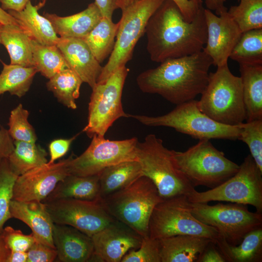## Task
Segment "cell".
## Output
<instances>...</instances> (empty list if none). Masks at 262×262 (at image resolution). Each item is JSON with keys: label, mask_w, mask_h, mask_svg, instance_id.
I'll return each mask as SVG.
<instances>
[{"label": "cell", "mask_w": 262, "mask_h": 262, "mask_svg": "<svg viewBox=\"0 0 262 262\" xmlns=\"http://www.w3.org/2000/svg\"><path fill=\"white\" fill-rule=\"evenodd\" d=\"M43 16L50 21L60 37L80 39L84 38L102 17L95 2L90 3L85 9L72 15L61 16L45 13Z\"/></svg>", "instance_id": "44dd1931"}, {"label": "cell", "mask_w": 262, "mask_h": 262, "mask_svg": "<svg viewBox=\"0 0 262 262\" xmlns=\"http://www.w3.org/2000/svg\"><path fill=\"white\" fill-rule=\"evenodd\" d=\"M0 23L3 25L17 24L16 20L0 6Z\"/></svg>", "instance_id": "681fc988"}, {"label": "cell", "mask_w": 262, "mask_h": 262, "mask_svg": "<svg viewBox=\"0 0 262 262\" xmlns=\"http://www.w3.org/2000/svg\"><path fill=\"white\" fill-rule=\"evenodd\" d=\"M0 74V95L9 92L18 98L24 96L30 88L34 77L38 72L34 66L25 67L2 62Z\"/></svg>", "instance_id": "4dcf8cb0"}, {"label": "cell", "mask_w": 262, "mask_h": 262, "mask_svg": "<svg viewBox=\"0 0 262 262\" xmlns=\"http://www.w3.org/2000/svg\"><path fill=\"white\" fill-rule=\"evenodd\" d=\"M31 0H0V7L4 11H20Z\"/></svg>", "instance_id": "7dc6e473"}, {"label": "cell", "mask_w": 262, "mask_h": 262, "mask_svg": "<svg viewBox=\"0 0 262 262\" xmlns=\"http://www.w3.org/2000/svg\"><path fill=\"white\" fill-rule=\"evenodd\" d=\"M131 117L147 126H164L198 140L238 139L240 126L224 125L215 121L198 107L197 100L193 99L179 105L168 113L157 116L131 115Z\"/></svg>", "instance_id": "52a82bcc"}, {"label": "cell", "mask_w": 262, "mask_h": 262, "mask_svg": "<svg viewBox=\"0 0 262 262\" xmlns=\"http://www.w3.org/2000/svg\"><path fill=\"white\" fill-rule=\"evenodd\" d=\"M163 200L154 183L143 175L125 188L99 199L110 215L142 237L148 236L152 211Z\"/></svg>", "instance_id": "3957f363"}, {"label": "cell", "mask_w": 262, "mask_h": 262, "mask_svg": "<svg viewBox=\"0 0 262 262\" xmlns=\"http://www.w3.org/2000/svg\"><path fill=\"white\" fill-rule=\"evenodd\" d=\"M41 0L42 2L45 3L46 1H47L48 0Z\"/></svg>", "instance_id": "db71d44e"}, {"label": "cell", "mask_w": 262, "mask_h": 262, "mask_svg": "<svg viewBox=\"0 0 262 262\" xmlns=\"http://www.w3.org/2000/svg\"><path fill=\"white\" fill-rule=\"evenodd\" d=\"M52 237L58 261L91 262L94 252L91 237L71 226L54 223Z\"/></svg>", "instance_id": "d6986e66"}, {"label": "cell", "mask_w": 262, "mask_h": 262, "mask_svg": "<svg viewBox=\"0 0 262 262\" xmlns=\"http://www.w3.org/2000/svg\"><path fill=\"white\" fill-rule=\"evenodd\" d=\"M229 58L239 65H262V28L242 33Z\"/></svg>", "instance_id": "836d02e7"}, {"label": "cell", "mask_w": 262, "mask_h": 262, "mask_svg": "<svg viewBox=\"0 0 262 262\" xmlns=\"http://www.w3.org/2000/svg\"></svg>", "instance_id": "9f6ffc18"}, {"label": "cell", "mask_w": 262, "mask_h": 262, "mask_svg": "<svg viewBox=\"0 0 262 262\" xmlns=\"http://www.w3.org/2000/svg\"><path fill=\"white\" fill-rule=\"evenodd\" d=\"M46 85L58 101L71 109L77 107L76 103L80 96L83 82L79 76L70 68L65 69L49 79Z\"/></svg>", "instance_id": "1f68e13d"}, {"label": "cell", "mask_w": 262, "mask_h": 262, "mask_svg": "<svg viewBox=\"0 0 262 262\" xmlns=\"http://www.w3.org/2000/svg\"><path fill=\"white\" fill-rule=\"evenodd\" d=\"M99 175L83 177L69 174L57 184L42 202L63 198L99 199Z\"/></svg>", "instance_id": "d4e9b609"}, {"label": "cell", "mask_w": 262, "mask_h": 262, "mask_svg": "<svg viewBox=\"0 0 262 262\" xmlns=\"http://www.w3.org/2000/svg\"><path fill=\"white\" fill-rule=\"evenodd\" d=\"M129 69L119 67L104 81L98 82L92 88L88 104L87 125L83 130L87 135L104 137L110 127L120 117H129L122 106L123 87Z\"/></svg>", "instance_id": "8fae6325"}, {"label": "cell", "mask_w": 262, "mask_h": 262, "mask_svg": "<svg viewBox=\"0 0 262 262\" xmlns=\"http://www.w3.org/2000/svg\"><path fill=\"white\" fill-rule=\"evenodd\" d=\"M190 210L195 217L216 229L219 235L232 245L240 243L249 231L262 227V213H253L246 205L189 201Z\"/></svg>", "instance_id": "7c38bea8"}, {"label": "cell", "mask_w": 262, "mask_h": 262, "mask_svg": "<svg viewBox=\"0 0 262 262\" xmlns=\"http://www.w3.org/2000/svg\"><path fill=\"white\" fill-rule=\"evenodd\" d=\"M44 203L54 224L71 226L91 237L115 220L99 199L63 198Z\"/></svg>", "instance_id": "5bb4252c"}, {"label": "cell", "mask_w": 262, "mask_h": 262, "mask_svg": "<svg viewBox=\"0 0 262 262\" xmlns=\"http://www.w3.org/2000/svg\"><path fill=\"white\" fill-rule=\"evenodd\" d=\"M118 23L112 19L102 17L96 26L83 39L93 55L100 64L113 50Z\"/></svg>", "instance_id": "f1b7e54d"}, {"label": "cell", "mask_w": 262, "mask_h": 262, "mask_svg": "<svg viewBox=\"0 0 262 262\" xmlns=\"http://www.w3.org/2000/svg\"><path fill=\"white\" fill-rule=\"evenodd\" d=\"M56 46L63 55L69 68L92 88L97 83L102 66L83 40L60 37Z\"/></svg>", "instance_id": "ac0fdd59"}, {"label": "cell", "mask_w": 262, "mask_h": 262, "mask_svg": "<svg viewBox=\"0 0 262 262\" xmlns=\"http://www.w3.org/2000/svg\"><path fill=\"white\" fill-rule=\"evenodd\" d=\"M143 176L140 163L137 160H127L110 165L100 173V199L127 186Z\"/></svg>", "instance_id": "484cf974"}, {"label": "cell", "mask_w": 262, "mask_h": 262, "mask_svg": "<svg viewBox=\"0 0 262 262\" xmlns=\"http://www.w3.org/2000/svg\"><path fill=\"white\" fill-rule=\"evenodd\" d=\"M187 197L193 203L225 201L250 205L262 213V171L248 155L238 171L224 182L205 192L195 190Z\"/></svg>", "instance_id": "9c48e42d"}, {"label": "cell", "mask_w": 262, "mask_h": 262, "mask_svg": "<svg viewBox=\"0 0 262 262\" xmlns=\"http://www.w3.org/2000/svg\"><path fill=\"white\" fill-rule=\"evenodd\" d=\"M26 252L27 262H52L57 257L56 248L43 244L36 240Z\"/></svg>", "instance_id": "60d3db41"}, {"label": "cell", "mask_w": 262, "mask_h": 262, "mask_svg": "<svg viewBox=\"0 0 262 262\" xmlns=\"http://www.w3.org/2000/svg\"><path fill=\"white\" fill-rule=\"evenodd\" d=\"M18 176L12 170L7 158L0 160V232L6 222L12 218L10 205Z\"/></svg>", "instance_id": "d590c367"}, {"label": "cell", "mask_w": 262, "mask_h": 262, "mask_svg": "<svg viewBox=\"0 0 262 262\" xmlns=\"http://www.w3.org/2000/svg\"><path fill=\"white\" fill-rule=\"evenodd\" d=\"M11 253L5 246L0 232V262H8Z\"/></svg>", "instance_id": "816d5d0a"}, {"label": "cell", "mask_w": 262, "mask_h": 262, "mask_svg": "<svg viewBox=\"0 0 262 262\" xmlns=\"http://www.w3.org/2000/svg\"><path fill=\"white\" fill-rule=\"evenodd\" d=\"M44 5L40 2L33 5L30 0L22 10H9L8 13L15 18L18 26L32 40L44 45H56L60 37L50 21L38 13Z\"/></svg>", "instance_id": "7402d4cb"}, {"label": "cell", "mask_w": 262, "mask_h": 262, "mask_svg": "<svg viewBox=\"0 0 262 262\" xmlns=\"http://www.w3.org/2000/svg\"><path fill=\"white\" fill-rule=\"evenodd\" d=\"M226 1V0H205V2L207 9L215 11L216 15L219 16L223 12L228 10L224 5Z\"/></svg>", "instance_id": "c3c4849f"}, {"label": "cell", "mask_w": 262, "mask_h": 262, "mask_svg": "<svg viewBox=\"0 0 262 262\" xmlns=\"http://www.w3.org/2000/svg\"><path fill=\"white\" fill-rule=\"evenodd\" d=\"M196 262H226L213 241L210 242L199 255Z\"/></svg>", "instance_id": "ee69618b"}, {"label": "cell", "mask_w": 262, "mask_h": 262, "mask_svg": "<svg viewBox=\"0 0 262 262\" xmlns=\"http://www.w3.org/2000/svg\"><path fill=\"white\" fill-rule=\"evenodd\" d=\"M228 13L242 33L262 28V0H240Z\"/></svg>", "instance_id": "e575fe53"}, {"label": "cell", "mask_w": 262, "mask_h": 262, "mask_svg": "<svg viewBox=\"0 0 262 262\" xmlns=\"http://www.w3.org/2000/svg\"><path fill=\"white\" fill-rule=\"evenodd\" d=\"M215 243L226 262H262V227L248 232L237 245L229 244L220 235Z\"/></svg>", "instance_id": "4316f807"}, {"label": "cell", "mask_w": 262, "mask_h": 262, "mask_svg": "<svg viewBox=\"0 0 262 262\" xmlns=\"http://www.w3.org/2000/svg\"><path fill=\"white\" fill-rule=\"evenodd\" d=\"M178 235L204 237L215 241L216 229L206 225L192 214L185 195L163 199L154 207L148 223V236L159 239Z\"/></svg>", "instance_id": "ba28073f"}, {"label": "cell", "mask_w": 262, "mask_h": 262, "mask_svg": "<svg viewBox=\"0 0 262 262\" xmlns=\"http://www.w3.org/2000/svg\"><path fill=\"white\" fill-rule=\"evenodd\" d=\"M14 143V149L7 159L12 170L18 176L48 163L47 151L36 143Z\"/></svg>", "instance_id": "f546056e"}, {"label": "cell", "mask_w": 262, "mask_h": 262, "mask_svg": "<svg viewBox=\"0 0 262 262\" xmlns=\"http://www.w3.org/2000/svg\"><path fill=\"white\" fill-rule=\"evenodd\" d=\"M29 115V111L21 104L11 111L8 131L14 141L36 143L37 137L34 128L28 121Z\"/></svg>", "instance_id": "8d00e7d4"}, {"label": "cell", "mask_w": 262, "mask_h": 262, "mask_svg": "<svg viewBox=\"0 0 262 262\" xmlns=\"http://www.w3.org/2000/svg\"><path fill=\"white\" fill-rule=\"evenodd\" d=\"M121 262H161L159 240L143 237L140 246L129 250Z\"/></svg>", "instance_id": "f35d334b"}, {"label": "cell", "mask_w": 262, "mask_h": 262, "mask_svg": "<svg viewBox=\"0 0 262 262\" xmlns=\"http://www.w3.org/2000/svg\"><path fill=\"white\" fill-rule=\"evenodd\" d=\"M164 0H140L122 10L115 47L97 82L104 81L132 58L134 47L145 33L147 21Z\"/></svg>", "instance_id": "30bf717a"}, {"label": "cell", "mask_w": 262, "mask_h": 262, "mask_svg": "<svg viewBox=\"0 0 262 262\" xmlns=\"http://www.w3.org/2000/svg\"><path fill=\"white\" fill-rule=\"evenodd\" d=\"M239 125L238 139L247 145L251 156L262 171V119L246 121Z\"/></svg>", "instance_id": "74e56055"}, {"label": "cell", "mask_w": 262, "mask_h": 262, "mask_svg": "<svg viewBox=\"0 0 262 262\" xmlns=\"http://www.w3.org/2000/svg\"><path fill=\"white\" fill-rule=\"evenodd\" d=\"M2 25H3V24L0 23V29H1V28L2 26Z\"/></svg>", "instance_id": "11a10c76"}, {"label": "cell", "mask_w": 262, "mask_h": 262, "mask_svg": "<svg viewBox=\"0 0 262 262\" xmlns=\"http://www.w3.org/2000/svg\"><path fill=\"white\" fill-rule=\"evenodd\" d=\"M73 154L57 163H47L18 176L14 186L12 200L43 201L57 184L69 175L68 164Z\"/></svg>", "instance_id": "9a60e30c"}, {"label": "cell", "mask_w": 262, "mask_h": 262, "mask_svg": "<svg viewBox=\"0 0 262 262\" xmlns=\"http://www.w3.org/2000/svg\"><path fill=\"white\" fill-rule=\"evenodd\" d=\"M27 260L26 252H12L8 262H27Z\"/></svg>", "instance_id": "f907efd6"}, {"label": "cell", "mask_w": 262, "mask_h": 262, "mask_svg": "<svg viewBox=\"0 0 262 262\" xmlns=\"http://www.w3.org/2000/svg\"><path fill=\"white\" fill-rule=\"evenodd\" d=\"M246 121L262 119V65L240 64Z\"/></svg>", "instance_id": "cb8c5ba5"}, {"label": "cell", "mask_w": 262, "mask_h": 262, "mask_svg": "<svg viewBox=\"0 0 262 262\" xmlns=\"http://www.w3.org/2000/svg\"><path fill=\"white\" fill-rule=\"evenodd\" d=\"M33 62L38 72L49 79L59 72L69 68L56 45H44L32 40Z\"/></svg>", "instance_id": "d6a6232c"}, {"label": "cell", "mask_w": 262, "mask_h": 262, "mask_svg": "<svg viewBox=\"0 0 262 262\" xmlns=\"http://www.w3.org/2000/svg\"><path fill=\"white\" fill-rule=\"evenodd\" d=\"M140 0H118V8L121 10Z\"/></svg>", "instance_id": "f5cc1de1"}, {"label": "cell", "mask_w": 262, "mask_h": 262, "mask_svg": "<svg viewBox=\"0 0 262 262\" xmlns=\"http://www.w3.org/2000/svg\"><path fill=\"white\" fill-rule=\"evenodd\" d=\"M207 38L204 51L212 59L213 65L220 66L228 60L242 32L228 10L219 16L208 9H204Z\"/></svg>", "instance_id": "e0dca14e"}, {"label": "cell", "mask_w": 262, "mask_h": 262, "mask_svg": "<svg viewBox=\"0 0 262 262\" xmlns=\"http://www.w3.org/2000/svg\"><path fill=\"white\" fill-rule=\"evenodd\" d=\"M91 238L94 252L91 262H121L129 250L140 246L143 237L129 226L115 220Z\"/></svg>", "instance_id": "2e32d148"}, {"label": "cell", "mask_w": 262, "mask_h": 262, "mask_svg": "<svg viewBox=\"0 0 262 262\" xmlns=\"http://www.w3.org/2000/svg\"><path fill=\"white\" fill-rule=\"evenodd\" d=\"M211 58L204 51L167 59L157 67L141 73L137 84L144 93L157 94L179 105L194 99L208 81Z\"/></svg>", "instance_id": "7a4b0ae2"}, {"label": "cell", "mask_w": 262, "mask_h": 262, "mask_svg": "<svg viewBox=\"0 0 262 262\" xmlns=\"http://www.w3.org/2000/svg\"><path fill=\"white\" fill-rule=\"evenodd\" d=\"M12 218L26 224L36 240L55 248L52 237L54 223L42 201H18L12 200L10 205Z\"/></svg>", "instance_id": "ffe728a7"}, {"label": "cell", "mask_w": 262, "mask_h": 262, "mask_svg": "<svg viewBox=\"0 0 262 262\" xmlns=\"http://www.w3.org/2000/svg\"><path fill=\"white\" fill-rule=\"evenodd\" d=\"M136 157L143 175L152 180L163 199L187 196L196 190L176 165L172 150L155 134H148L143 142H138Z\"/></svg>", "instance_id": "5b68a950"}, {"label": "cell", "mask_w": 262, "mask_h": 262, "mask_svg": "<svg viewBox=\"0 0 262 262\" xmlns=\"http://www.w3.org/2000/svg\"><path fill=\"white\" fill-rule=\"evenodd\" d=\"M14 140L8 130L0 127V160L7 158L14 149Z\"/></svg>", "instance_id": "f6af8a7d"}, {"label": "cell", "mask_w": 262, "mask_h": 262, "mask_svg": "<svg viewBox=\"0 0 262 262\" xmlns=\"http://www.w3.org/2000/svg\"><path fill=\"white\" fill-rule=\"evenodd\" d=\"M79 133L68 139H57L52 141L49 144V149L50 159L49 164L55 163V161L62 158L68 151L71 144Z\"/></svg>", "instance_id": "b9f144b4"}, {"label": "cell", "mask_w": 262, "mask_h": 262, "mask_svg": "<svg viewBox=\"0 0 262 262\" xmlns=\"http://www.w3.org/2000/svg\"><path fill=\"white\" fill-rule=\"evenodd\" d=\"M95 4L98 8L102 17L112 19L115 10L119 8L118 0H95Z\"/></svg>", "instance_id": "bcb514c9"}, {"label": "cell", "mask_w": 262, "mask_h": 262, "mask_svg": "<svg viewBox=\"0 0 262 262\" xmlns=\"http://www.w3.org/2000/svg\"><path fill=\"white\" fill-rule=\"evenodd\" d=\"M175 163L191 185L211 189L233 176L239 165L216 148L210 140H199L184 151L172 150Z\"/></svg>", "instance_id": "8992f818"}, {"label": "cell", "mask_w": 262, "mask_h": 262, "mask_svg": "<svg viewBox=\"0 0 262 262\" xmlns=\"http://www.w3.org/2000/svg\"><path fill=\"white\" fill-rule=\"evenodd\" d=\"M197 100L200 111L216 122L237 126L246 119L240 77L234 75L228 64L209 73L207 84Z\"/></svg>", "instance_id": "277c9868"}, {"label": "cell", "mask_w": 262, "mask_h": 262, "mask_svg": "<svg viewBox=\"0 0 262 262\" xmlns=\"http://www.w3.org/2000/svg\"><path fill=\"white\" fill-rule=\"evenodd\" d=\"M158 240L161 262H196L208 244L213 241L191 235H178Z\"/></svg>", "instance_id": "603a6c76"}, {"label": "cell", "mask_w": 262, "mask_h": 262, "mask_svg": "<svg viewBox=\"0 0 262 262\" xmlns=\"http://www.w3.org/2000/svg\"><path fill=\"white\" fill-rule=\"evenodd\" d=\"M204 9L201 8L193 20L188 22L172 0H164L145 29L151 60L161 63L202 51L207 38Z\"/></svg>", "instance_id": "6da1fadb"}, {"label": "cell", "mask_w": 262, "mask_h": 262, "mask_svg": "<svg viewBox=\"0 0 262 262\" xmlns=\"http://www.w3.org/2000/svg\"><path fill=\"white\" fill-rule=\"evenodd\" d=\"M0 39L8 51L10 64L33 66L32 40L18 24L2 25Z\"/></svg>", "instance_id": "83f0119b"}, {"label": "cell", "mask_w": 262, "mask_h": 262, "mask_svg": "<svg viewBox=\"0 0 262 262\" xmlns=\"http://www.w3.org/2000/svg\"><path fill=\"white\" fill-rule=\"evenodd\" d=\"M180 8L185 19L191 22L203 7L201 0H172Z\"/></svg>", "instance_id": "7bdbcfd3"}, {"label": "cell", "mask_w": 262, "mask_h": 262, "mask_svg": "<svg viewBox=\"0 0 262 262\" xmlns=\"http://www.w3.org/2000/svg\"><path fill=\"white\" fill-rule=\"evenodd\" d=\"M137 138L110 140L94 135L87 149L80 156L73 154L68 164L70 175L89 176L99 175L105 168L131 160H137Z\"/></svg>", "instance_id": "4fadbf2b"}, {"label": "cell", "mask_w": 262, "mask_h": 262, "mask_svg": "<svg viewBox=\"0 0 262 262\" xmlns=\"http://www.w3.org/2000/svg\"><path fill=\"white\" fill-rule=\"evenodd\" d=\"M0 235L5 246L11 252H27L36 241L32 233L26 235L10 226L3 229Z\"/></svg>", "instance_id": "ab89813d"}]
</instances>
